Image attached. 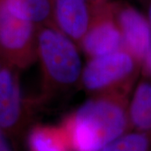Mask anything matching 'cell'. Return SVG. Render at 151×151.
<instances>
[{
    "label": "cell",
    "instance_id": "4fadbf2b",
    "mask_svg": "<svg viewBox=\"0 0 151 151\" xmlns=\"http://www.w3.org/2000/svg\"><path fill=\"white\" fill-rule=\"evenodd\" d=\"M9 136L0 127V151H14Z\"/></svg>",
    "mask_w": 151,
    "mask_h": 151
},
{
    "label": "cell",
    "instance_id": "9a60e30c",
    "mask_svg": "<svg viewBox=\"0 0 151 151\" xmlns=\"http://www.w3.org/2000/svg\"><path fill=\"white\" fill-rule=\"evenodd\" d=\"M139 2L145 10V16L151 25V0H139Z\"/></svg>",
    "mask_w": 151,
    "mask_h": 151
},
{
    "label": "cell",
    "instance_id": "ba28073f",
    "mask_svg": "<svg viewBox=\"0 0 151 151\" xmlns=\"http://www.w3.org/2000/svg\"><path fill=\"white\" fill-rule=\"evenodd\" d=\"M91 16L88 0H54V25L78 46L89 27Z\"/></svg>",
    "mask_w": 151,
    "mask_h": 151
},
{
    "label": "cell",
    "instance_id": "52a82bcc",
    "mask_svg": "<svg viewBox=\"0 0 151 151\" xmlns=\"http://www.w3.org/2000/svg\"><path fill=\"white\" fill-rule=\"evenodd\" d=\"M113 10L122 35L124 49L142 65L151 50L150 22L127 2L113 1Z\"/></svg>",
    "mask_w": 151,
    "mask_h": 151
},
{
    "label": "cell",
    "instance_id": "7a4b0ae2",
    "mask_svg": "<svg viewBox=\"0 0 151 151\" xmlns=\"http://www.w3.org/2000/svg\"><path fill=\"white\" fill-rule=\"evenodd\" d=\"M77 46L54 24L38 28L37 60L45 99L67 91L81 81L82 69Z\"/></svg>",
    "mask_w": 151,
    "mask_h": 151
},
{
    "label": "cell",
    "instance_id": "2e32d148",
    "mask_svg": "<svg viewBox=\"0 0 151 151\" xmlns=\"http://www.w3.org/2000/svg\"><path fill=\"white\" fill-rule=\"evenodd\" d=\"M5 60L4 58V56H3V55L1 53V51H0V69L4 66V65L5 64Z\"/></svg>",
    "mask_w": 151,
    "mask_h": 151
},
{
    "label": "cell",
    "instance_id": "ac0fdd59",
    "mask_svg": "<svg viewBox=\"0 0 151 151\" xmlns=\"http://www.w3.org/2000/svg\"><path fill=\"white\" fill-rule=\"evenodd\" d=\"M52 1H54V0H52Z\"/></svg>",
    "mask_w": 151,
    "mask_h": 151
},
{
    "label": "cell",
    "instance_id": "e0dca14e",
    "mask_svg": "<svg viewBox=\"0 0 151 151\" xmlns=\"http://www.w3.org/2000/svg\"><path fill=\"white\" fill-rule=\"evenodd\" d=\"M89 2H91V3H92V2H97V1H103V0H88Z\"/></svg>",
    "mask_w": 151,
    "mask_h": 151
},
{
    "label": "cell",
    "instance_id": "8fae6325",
    "mask_svg": "<svg viewBox=\"0 0 151 151\" xmlns=\"http://www.w3.org/2000/svg\"><path fill=\"white\" fill-rule=\"evenodd\" d=\"M130 124L151 139V82L142 81L129 105Z\"/></svg>",
    "mask_w": 151,
    "mask_h": 151
},
{
    "label": "cell",
    "instance_id": "3957f363",
    "mask_svg": "<svg viewBox=\"0 0 151 151\" xmlns=\"http://www.w3.org/2000/svg\"><path fill=\"white\" fill-rule=\"evenodd\" d=\"M141 64L124 49L90 58L82 70L81 82L92 96L129 94Z\"/></svg>",
    "mask_w": 151,
    "mask_h": 151
},
{
    "label": "cell",
    "instance_id": "7c38bea8",
    "mask_svg": "<svg viewBox=\"0 0 151 151\" xmlns=\"http://www.w3.org/2000/svg\"><path fill=\"white\" fill-rule=\"evenodd\" d=\"M150 141L143 132L124 134L97 151H149Z\"/></svg>",
    "mask_w": 151,
    "mask_h": 151
},
{
    "label": "cell",
    "instance_id": "5bb4252c",
    "mask_svg": "<svg viewBox=\"0 0 151 151\" xmlns=\"http://www.w3.org/2000/svg\"><path fill=\"white\" fill-rule=\"evenodd\" d=\"M142 65L144 66V70L146 75L151 77V50L149 54L147 55L145 60L143 61Z\"/></svg>",
    "mask_w": 151,
    "mask_h": 151
},
{
    "label": "cell",
    "instance_id": "6da1fadb",
    "mask_svg": "<svg viewBox=\"0 0 151 151\" xmlns=\"http://www.w3.org/2000/svg\"><path fill=\"white\" fill-rule=\"evenodd\" d=\"M130 125L128 95L92 96L60 126L72 151H97L126 133Z\"/></svg>",
    "mask_w": 151,
    "mask_h": 151
},
{
    "label": "cell",
    "instance_id": "9c48e42d",
    "mask_svg": "<svg viewBox=\"0 0 151 151\" xmlns=\"http://www.w3.org/2000/svg\"><path fill=\"white\" fill-rule=\"evenodd\" d=\"M28 151H72L63 128L36 124L28 132Z\"/></svg>",
    "mask_w": 151,
    "mask_h": 151
},
{
    "label": "cell",
    "instance_id": "5b68a950",
    "mask_svg": "<svg viewBox=\"0 0 151 151\" xmlns=\"http://www.w3.org/2000/svg\"><path fill=\"white\" fill-rule=\"evenodd\" d=\"M90 4L91 21L79 47L89 59L124 49L122 35L113 14V1L103 0Z\"/></svg>",
    "mask_w": 151,
    "mask_h": 151
},
{
    "label": "cell",
    "instance_id": "8992f818",
    "mask_svg": "<svg viewBox=\"0 0 151 151\" xmlns=\"http://www.w3.org/2000/svg\"><path fill=\"white\" fill-rule=\"evenodd\" d=\"M19 70L8 63L0 69V127L10 139L22 134L30 112V103L22 92Z\"/></svg>",
    "mask_w": 151,
    "mask_h": 151
},
{
    "label": "cell",
    "instance_id": "30bf717a",
    "mask_svg": "<svg viewBox=\"0 0 151 151\" xmlns=\"http://www.w3.org/2000/svg\"><path fill=\"white\" fill-rule=\"evenodd\" d=\"M9 10L17 16L33 23L38 28L54 24L52 0H0Z\"/></svg>",
    "mask_w": 151,
    "mask_h": 151
},
{
    "label": "cell",
    "instance_id": "277c9868",
    "mask_svg": "<svg viewBox=\"0 0 151 151\" xmlns=\"http://www.w3.org/2000/svg\"><path fill=\"white\" fill-rule=\"evenodd\" d=\"M38 27L17 16L0 1V51L6 63L24 70L37 60Z\"/></svg>",
    "mask_w": 151,
    "mask_h": 151
}]
</instances>
